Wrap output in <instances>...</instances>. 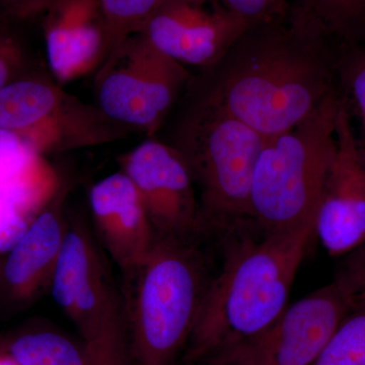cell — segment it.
<instances>
[{
    "label": "cell",
    "mask_w": 365,
    "mask_h": 365,
    "mask_svg": "<svg viewBox=\"0 0 365 365\" xmlns=\"http://www.w3.org/2000/svg\"><path fill=\"white\" fill-rule=\"evenodd\" d=\"M335 71L330 38L292 4L282 18L250 26L187 86L267 139L335 91Z\"/></svg>",
    "instance_id": "1"
},
{
    "label": "cell",
    "mask_w": 365,
    "mask_h": 365,
    "mask_svg": "<svg viewBox=\"0 0 365 365\" xmlns=\"http://www.w3.org/2000/svg\"><path fill=\"white\" fill-rule=\"evenodd\" d=\"M316 217L260 241L244 240L225 255L220 274L209 282L184 353L198 365L263 332L287 307L288 295Z\"/></svg>",
    "instance_id": "2"
},
{
    "label": "cell",
    "mask_w": 365,
    "mask_h": 365,
    "mask_svg": "<svg viewBox=\"0 0 365 365\" xmlns=\"http://www.w3.org/2000/svg\"><path fill=\"white\" fill-rule=\"evenodd\" d=\"M197 239L155 237L122 273L119 300L135 365H176L209 282Z\"/></svg>",
    "instance_id": "3"
},
{
    "label": "cell",
    "mask_w": 365,
    "mask_h": 365,
    "mask_svg": "<svg viewBox=\"0 0 365 365\" xmlns=\"http://www.w3.org/2000/svg\"><path fill=\"white\" fill-rule=\"evenodd\" d=\"M175 108L163 141L191 175L205 230L249 218L252 178L266 139L188 86Z\"/></svg>",
    "instance_id": "4"
},
{
    "label": "cell",
    "mask_w": 365,
    "mask_h": 365,
    "mask_svg": "<svg viewBox=\"0 0 365 365\" xmlns=\"http://www.w3.org/2000/svg\"><path fill=\"white\" fill-rule=\"evenodd\" d=\"M341 98L333 91L299 123L264 143L252 178L248 215L265 232L316 217L335 148Z\"/></svg>",
    "instance_id": "5"
},
{
    "label": "cell",
    "mask_w": 365,
    "mask_h": 365,
    "mask_svg": "<svg viewBox=\"0 0 365 365\" xmlns=\"http://www.w3.org/2000/svg\"><path fill=\"white\" fill-rule=\"evenodd\" d=\"M193 74L133 33L96 71L97 107L132 131L153 137L175 109Z\"/></svg>",
    "instance_id": "6"
},
{
    "label": "cell",
    "mask_w": 365,
    "mask_h": 365,
    "mask_svg": "<svg viewBox=\"0 0 365 365\" xmlns=\"http://www.w3.org/2000/svg\"><path fill=\"white\" fill-rule=\"evenodd\" d=\"M364 302L343 281L335 278L285 307L259 335L208 361L313 365L343 319Z\"/></svg>",
    "instance_id": "7"
},
{
    "label": "cell",
    "mask_w": 365,
    "mask_h": 365,
    "mask_svg": "<svg viewBox=\"0 0 365 365\" xmlns=\"http://www.w3.org/2000/svg\"><path fill=\"white\" fill-rule=\"evenodd\" d=\"M34 71L0 88V131L11 132L40 155L83 148L95 124L93 106Z\"/></svg>",
    "instance_id": "8"
},
{
    "label": "cell",
    "mask_w": 365,
    "mask_h": 365,
    "mask_svg": "<svg viewBox=\"0 0 365 365\" xmlns=\"http://www.w3.org/2000/svg\"><path fill=\"white\" fill-rule=\"evenodd\" d=\"M121 172L135 187L155 237L198 239L205 232L191 175L167 143L148 137L122 158Z\"/></svg>",
    "instance_id": "9"
},
{
    "label": "cell",
    "mask_w": 365,
    "mask_h": 365,
    "mask_svg": "<svg viewBox=\"0 0 365 365\" xmlns=\"http://www.w3.org/2000/svg\"><path fill=\"white\" fill-rule=\"evenodd\" d=\"M251 26L217 0H165L134 33L184 66L208 68Z\"/></svg>",
    "instance_id": "10"
},
{
    "label": "cell",
    "mask_w": 365,
    "mask_h": 365,
    "mask_svg": "<svg viewBox=\"0 0 365 365\" xmlns=\"http://www.w3.org/2000/svg\"><path fill=\"white\" fill-rule=\"evenodd\" d=\"M314 235L332 257H344L365 242V158L355 139L347 100L343 97Z\"/></svg>",
    "instance_id": "11"
},
{
    "label": "cell",
    "mask_w": 365,
    "mask_h": 365,
    "mask_svg": "<svg viewBox=\"0 0 365 365\" xmlns=\"http://www.w3.org/2000/svg\"><path fill=\"white\" fill-rule=\"evenodd\" d=\"M50 287L53 299L83 340L97 330L118 297L102 254L81 218L68 220Z\"/></svg>",
    "instance_id": "12"
},
{
    "label": "cell",
    "mask_w": 365,
    "mask_h": 365,
    "mask_svg": "<svg viewBox=\"0 0 365 365\" xmlns=\"http://www.w3.org/2000/svg\"><path fill=\"white\" fill-rule=\"evenodd\" d=\"M43 16L46 59L53 79L62 86L97 71L107 46L101 0H55Z\"/></svg>",
    "instance_id": "13"
},
{
    "label": "cell",
    "mask_w": 365,
    "mask_h": 365,
    "mask_svg": "<svg viewBox=\"0 0 365 365\" xmlns=\"http://www.w3.org/2000/svg\"><path fill=\"white\" fill-rule=\"evenodd\" d=\"M88 202L98 239L120 270L148 253L155 232L135 187L123 172L96 182Z\"/></svg>",
    "instance_id": "14"
},
{
    "label": "cell",
    "mask_w": 365,
    "mask_h": 365,
    "mask_svg": "<svg viewBox=\"0 0 365 365\" xmlns=\"http://www.w3.org/2000/svg\"><path fill=\"white\" fill-rule=\"evenodd\" d=\"M66 195L67 190L59 188L7 252L2 283L16 302H26L50 287L68 223L63 211Z\"/></svg>",
    "instance_id": "15"
},
{
    "label": "cell",
    "mask_w": 365,
    "mask_h": 365,
    "mask_svg": "<svg viewBox=\"0 0 365 365\" xmlns=\"http://www.w3.org/2000/svg\"><path fill=\"white\" fill-rule=\"evenodd\" d=\"M42 155L11 132L0 131V195L32 220L58 191Z\"/></svg>",
    "instance_id": "16"
},
{
    "label": "cell",
    "mask_w": 365,
    "mask_h": 365,
    "mask_svg": "<svg viewBox=\"0 0 365 365\" xmlns=\"http://www.w3.org/2000/svg\"><path fill=\"white\" fill-rule=\"evenodd\" d=\"M6 353L20 365H86L85 344L50 330L30 331L13 338Z\"/></svg>",
    "instance_id": "17"
},
{
    "label": "cell",
    "mask_w": 365,
    "mask_h": 365,
    "mask_svg": "<svg viewBox=\"0 0 365 365\" xmlns=\"http://www.w3.org/2000/svg\"><path fill=\"white\" fill-rule=\"evenodd\" d=\"M83 344L86 365H135L120 307L119 294L101 325L91 337L83 340Z\"/></svg>",
    "instance_id": "18"
},
{
    "label": "cell",
    "mask_w": 365,
    "mask_h": 365,
    "mask_svg": "<svg viewBox=\"0 0 365 365\" xmlns=\"http://www.w3.org/2000/svg\"><path fill=\"white\" fill-rule=\"evenodd\" d=\"M292 6L330 38H349L365 23V0H294Z\"/></svg>",
    "instance_id": "19"
},
{
    "label": "cell",
    "mask_w": 365,
    "mask_h": 365,
    "mask_svg": "<svg viewBox=\"0 0 365 365\" xmlns=\"http://www.w3.org/2000/svg\"><path fill=\"white\" fill-rule=\"evenodd\" d=\"M313 365H365V302L343 319Z\"/></svg>",
    "instance_id": "20"
},
{
    "label": "cell",
    "mask_w": 365,
    "mask_h": 365,
    "mask_svg": "<svg viewBox=\"0 0 365 365\" xmlns=\"http://www.w3.org/2000/svg\"><path fill=\"white\" fill-rule=\"evenodd\" d=\"M163 1L165 0H101L107 31L104 61Z\"/></svg>",
    "instance_id": "21"
},
{
    "label": "cell",
    "mask_w": 365,
    "mask_h": 365,
    "mask_svg": "<svg viewBox=\"0 0 365 365\" xmlns=\"http://www.w3.org/2000/svg\"><path fill=\"white\" fill-rule=\"evenodd\" d=\"M0 21V88L36 71L20 38Z\"/></svg>",
    "instance_id": "22"
},
{
    "label": "cell",
    "mask_w": 365,
    "mask_h": 365,
    "mask_svg": "<svg viewBox=\"0 0 365 365\" xmlns=\"http://www.w3.org/2000/svg\"><path fill=\"white\" fill-rule=\"evenodd\" d=\"M225 9L250 25L282 18L289 11V0H217Z\"/></svg>",
    "instance_id": "23"
},
{
    "label": "cell",
    "mask_w": 365,
    "mask_h": 365,
    "mask_svg": "<svg viewBox=\"0 0 365 365\" xmlns=\"http://www.w3.org/2000/svg\"><path fill=\"white\" fill-rule=\"evenodd\" d=\"M30 222L13 203L0 195V253L13 248Z\"/></svg>",
    "instance_id": "24"
},
{
    "label": "cell",
    "mask_w": 365,
    "mask_h": 365,
    "mask_svg": "<svg viewBox=\"0 0 365 365\" xmlns=\"http://www.w3.org/2000/svg\"><path fill=\"white\" fill-rule=\"evenodd\" d=\"M336 278L365 300V242L345 255Z\"/></svg>",
    "instance_id": "25"
},
{
    "label": "cell",
    "mask_w": 365,
    "mask_h": 365,
    "mask_svg": "<svg viewBox=\"0 0 365 365\" xmlns=\"http://www.w3.org/2000/svg\"><path fill=\"white\" fill-rule=\"evenodd\" d=\"M55 0H0V21H26L44 16Z\"/></svg>",
    "instance_id": "26"
},
{
    "label": "cell",
    "mask_w": 365,
    "mask_h": 365,
    "mask_svg": "<svg viewBox=\"0 0 365 365\" xmlns=\"http://www.w3.org/2000/svg\"><path fill=\"white\" fill-rule=\"evenodd\" d=\"M347 83L361 117L365 133V52L353 60L348 67Z\"/></svg>",
    "instance_id": "27"
},
{
    "label": "cell",
    "mask_w": 365,
    "mask_h": 365,
    "mask_svg": "<svg viewBox=\"0 0 365 365\" xmlns=\"http://www.w3.org/2000/svg\"><path fill=\"white\" fill-rule=\"evenodd\" d=\"M0 365H20L9 354V353H4V354H0Z\"/></svg>",
    "instance_id": "28"
},
{
    "label": "cell",
    "mask_w": 365,
    "mask_h": 365,
    "mask_svg": "<svg viewBox=\"0 0 365 365\" xmlns=\"http://www.w3.org/2000/svg\"><path fill=\"white\" fill-rule=\"evenodd\" d=\"M199 365H244V364H237V362H234V361H210V362H206V364H199Z\"/></svg>",
    "instance_id": "29"
}]
</instances>
